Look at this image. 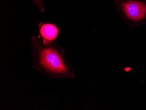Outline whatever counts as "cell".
<instances>
[{
  "label": "cell",
  "instance_id": "3957f363",
  "mask_svg": "<svg viewBox=\"0 0 146 110\" xmlns=\"http://www.w3.org/2000/svg\"><path fill=\"white\" fill-rule=\"evenodd\" d=\"M40 33L43 38L44 44H46L56 38L58 33V30L54 25L46 24L41 27Z\"/></svg>",
  "mask_w": 146,
  "mask_h": 110
},
{
  "label": "cell",
  "instance_id": "6da1fadb",
  "mask_svg": "<svg viewBox=\"0 0 146 110\" xmlns=\"http://www.w3.org/2000/svg\"><path fill=\"white\" fill-rule=\"evenodd\" d=\"M118 13L131 28L146 24V0H114Z\"/></svg>",
  "mask_w": 146,
  "mask_h": 110
},
{
  "label": "cell",
  "instance_id": "7a4b0ae2",
  "mask_svg": "<svg viewBox=\"0 0 146 110\" xmlns=\"http://www.w3.org/2000/svg\"><path fill=\"white\" fill-rule=\"evenodd\" d=\"M41 61L42 65L52 72L67 73L68 71L60 55L53 48H43L41 51Z\"/></svg>",
  "mask_w": 146,
  "mask_h": 110
},
{
  "label": "cell",
  "instance_id": "277c9868",
  "mask_svg": "<svg viewBox=\"0 0 146 110\" xmlns=\"http://www.w3.org/2000/svg\"><path fill=\"white\" fill-rule=\"evenodd\" d=\"M33 1L34 2V4L36 5L37 7L40 8L43 11L44 6H43L42 0H33Z\"/></svg>",
  "mask_w": 146,
  "mask_h": 110
}]
</instances>
